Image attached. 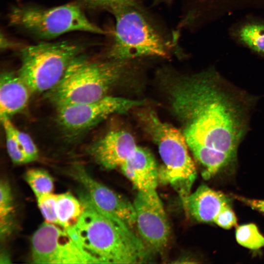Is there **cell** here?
I'll return each instance as SVG.
<instances>
[{"mask_svg":"<svg viewBox=\"0 0 264 264\" xmlns=\"http://www.w3.org/2000/svg\"><path fill=\"white\" fill-rule=\"evenodd\" d=\"M165 88L189 149L206 175L234 163L248 127L247 97L211 69L173 77Z\"/></svg>","mask_w":264,"mask_h":264,"instance_id":"6da1fadb","label":"cell"},{"mask_svg":"<svg viewBox=\"0 0 264 264\" xmlns=\"http://www.w3.org/2000/svg\"><path fill=\"white\" fill-rule=\"evenodd\" d=\"M80 199L84 211L76 225L67 230L85 251L98 264H136L145 260V245L131 229L101 212L87 193Z\"/></svg>","mask_w":264,"mask_h":264,"instance_id":"7a4b0ae2","label":"cell"},{"mask_svg":"<svg viewBox=\"0 0 264 264\" xmlns=\"http://www.w3.org/2000/svg\"><path fill=\"white\" fill-rule=\"evenodd\" d=\"M130 61L115 60L107 56L97 58L84 51L71 61L47 95L57 108L99 100L107 96L128 72Z\"/></svg>","mask_w":264,"mask_h":264,"instance_id":"3957f363","label":"cell"},{"mask_svg":"<svg viewBox=\"0 0 264 264\" xmlns=\"http://www.w3.org/2000/svg\"><path fill=\"white\" fill-rule=\"evenodd\" d=\"M137 115L163 162L158 169L159 181L172 186L183 199L191 193L197 171L182 132L161 120L152 110H142Z\"/></svg>","mask_w":264,"mask_h":264,"instance_id":"277c9868","label":"cell"},{"mask_svg":"<svg viewBox=\"0 0 264 264\" xmlns=\"http://www.w3.org/2000/svg\"><path fill=\"white\" fill-rule=\"evenodd\" d=\"M115 19L112 43L106 56L118 61L157 57L168 58L172 44L166 41L139 6L117 8L111 12Z\"/></svg>","mask_w":264,"mask_h":264,"instance_id":"5b68a950","label":"cell"},{"mask_svg":"<svg viewBox=\"0 0 264 264\" xmlns=\"http://www.w3.org/2000/svg\"><path fill=\"white\" fill-rule=\"evenodd\" d=\"M83 8L76 1L52 7L16 5L8 13V22L12 27L40 40H51L72 31L106 34L90 21Z\"/></svg>","mask_w":264,"mask_h":264,"instance_id":"8992f818","label":"cell"},{"mask_svg":"<svg viewBox=\"0 0 264 264\" xmlns=\"http://www.w3.org/2000/svg\"><path fill=\"white\" fill-rule=\"evenodd\" d=\"M86 49L82 43L68 41L25 46L21 50L18 74L32 93L48 92L59 83L71 61Z\"/></svg>","mask_w":264,"mask_h":264,"instance_id":"52a82bcc","label":"cell"},{"mask_svg":"<svg viewBox=\"0 0 264 264\" xmlns=\"http://www.w3.org/2000/svg\"><path fill=\"white\" fill-rule=\"evenodd\" d=\"M31 256L36 264H98L67 230L46 221L32 237Z\"/></svg>","mask_w":264,"mask_h":264,"instance_id":"ba28073f","label":"cell"},{"mask_svg":"<svg viewBox=\"0 0 264 264\" xmlns=\"http://www.w3.org/2000/svg\"><path fill=\"white\" fill-rule=\"evenodd\" d=\"M143 105L142 101L107 95L94 101L58 107L57 120L66 132L78 134L112 114L126 113Z\"/></svg>","mask_w":264,"mask_h":264,"instance_id":"9c48e42d","label":"cell"},{"mask_svg":"<svg viewBox=\"0 0 264 264\" xmlns=\"http://www.w3.org/2000/svg\"><path fill=\"white\" fill-rule=\"evenodd\" d=\"M132 203L135 225L144 243L153 251L163 250L169 240L170 227L156 189L138 191Z\"/></svg>","mask_w":264,"mask_h":264,"instance_id":"30bf717a","label":"cell"},{"mask_svg":"<svg viewBox=\"0 0 264 264\" xmlns=\"http://www.w3.org/2000/svg\"><path fill=\"white\" fill-rule=\"evenodd\" d=\"M72 175L83 185L93 204L101 212L132 229L136 222L133 203L96 181L82 166L74 167Z\"/></svg>","mask_w":264,"mask_h":264,"instance_id":"8fae6325","label":"cell"},{"mask_svg":"<svg viewBox=\"0 0 264 264\" xmlns=\"http://www.w3.org/2000/svg\"><path fill=\"white\" fill-rule=\"evenodd\" d=\"M138 145L129 132L111 131L95 142L90 152L97 162L106 169L120 168Z\"/></svg>","mask_w":264,"mask_h":264,"instance_id":"7c38bea8","label":"cell"},{"mask_svg":"<svg viewBox=\"0 0 264 264\" xmlns=\"http://www.w3.org/2000/svg\"><path fill=\"white\" fill-rule=\"evenodd\" d=\"M138 191L156 189L158 169L155 159L148 149L137 146L120 168Z\"/></svg>","mask_w":264,"mask_h":264,"instance_id":"4fadbf2b","label":"cell"},{"mask_svg":"<svg viewBox=\"0 0 264 264\" xmlns=\"http://www.w3.org/2000/svg\"><path fill=\"white\" fill-rule=\"evenodd\" d=\"M182 200L185 209L194 219L206 223L213 222L221 208L230 203L223 193L205 185L199 186Z\"/></svg>","mask_w":264,"mask_h":264,"instance_id":"5bb4252c","label":"cell"},{"mask_svg":"<svg viewBox=\"0 0 264 264\" xmlns=\"http://www.w3.org/2000/svg\"><path fill=\"white\" fill-rule=\"evenodd\" d=\"M31 93L18 74L2 72L0 78V120L10 118L22 111L27 106Z\"/></svg>","mask_w":264,"mask_h":264,"instance_id":"9a60e30c","label":"cell"},{"mask_svg":"<svg viewBox=\"0 0 264 264\" xmlns=\"http://www.w3.org/2000/svg\"><path fill=\"white\" fill-rule=\"evenodd\" d=\"M85 207L70 193L57 195L56 212L58 225L68 230L74 227L81 217Z\"/></svg>","mask_w":264,"mask_h":264,"instance_id":"2e32d148","label":"cell"},{"mask_svg":"<svg viewBox=\"0 0 264 264\" xmlns=\"http://www.w3.org/2000/svg\"><path fill=\"white\" fill-rule=\"evenodd\" d=\"M239 40L254 51L264 54V24L248 23L237 32Z\"/></svg>","mask_w":264,"mask_h":264,"instance_id":"e0dca14e","label":"cell"},{"mask_svg":"<svg viewBox=\"0 0 264 264\" xmlns=\"http://www.w3.org/2000/svg\"><path fill=\"white\" fill-rule=\"evenodd\" d=\"M0 236L1 238H4L8 235L12 229L13 209L11 190L6 182H0Z\"/></svg>","mask_w":264,"mask_h":264,"instance_id":"ac0fdd59","label":"cell"},{"mask_svg":"<svg viewBox=\"0 0 264 264\" xmlns=\"http://www.w3.org/2000/svg\"><path fill=\"white\" fill-rule=\"evenodd\" d=\"M235 236L239 244L249 249L256 250L264 247V236L254 223L238 226Z\"/></svg>","mask_w":264,"mask_h":264,"instance_id":"d6986e66","label":"cell"},{"mask_svg":"<svg viewBox=\"0 0 264 264\" xmlns=\"http://www.w3.org/2000/svg\"><path fill=\"white\" fill-rule=\"evenodd\" d=\"M24 178L36 198L51 193L53 190V180L46 171L40 169H31L26 172Z\"/></svg>","mask_w":264,"mask_h":264,"instance_id":"ffe728a7","label":"cell"},{"mask_svg":"<svg viewBox=\"0 0 264 264\" xmlns=\"http://www.w3.org/2000/svg\"><path fill=\"white\" fill-rule=\"evenodd\" d=\"M1 122L3 127L7 128L12 132L30 161L37 160L39 157L38 150L31 137L28 134L19 130L10 118H5Z\"/></svg>","mask_w":264,"mask_h":264,"instance_id":"44dd1931","label":"cell"},{"mask_svg":"<svg viewBox=\"0 0 264 264\" xmlns=\"http://www.w3.org/2000/svg\"><path fill=\"white\" fill-rule=\"evenodd\" d=\"M83 7L93 10H105L110 13L123 6H138L137 0H75Z\"/></svg>","mask_w":264,"mask_h":264,"instance_id":"7402d4cb","label":"cell"},{"mask_svg":"<svg viewBox=\"0 0 264 264\" xmlns=\"http://www.w3.org/2000/svg\"><path fill=\"white\" fill-rule=\"evenodd\" d=\"M39 209L46 222L58 225L56 212L57 195L52 193L37 197Z\"/></svg>","mask_w":264,"mask_h":264,"instance_id":"603a6c76","label":"cell"},{"mask_svg":"<svg viewBox=\"0 0 264 264\" xmlns=\"http://www.w3.org/2000/svg\"><path fill=\"white\" fill-rule=\"evenodd\" d=\"M3 129L5 134L7 151L12 162L16 164L31 162L10 130L4 127Z\"/></svg>","mask_w":264,"mask_h":264,"instance_id":"cb8c5ba5","label":"cell"},{"mask_svg":"<svg viewBox=\"0 0 264 264\" xmlns=\"http://www.w3.org/2000/svg\"><path fill=\"white\" fill-rule=\"evenodd\" d=\"M214 223L225 229H229L237 224V218L230 203L223 205L216 216Z\"/></svg>","mask_w":264,"mask_h":264,"instance_id":"d4e9b609","label":"cell"},{"mask_svg":"<svg viewBox=\"0 0 264 264\" xmlns=\"http://www.w3.org/2000/svg\"><path fill=\"white\" fill-rule=\"evenodd\" d=\"M233 197L252 209L264 214V200L251 199L237 195H233Z\"/></svg>","mask_w":264,"mask_h":264,"instance_id":"484cf974","label":"cell"},{"mask_svg":"<svg viewBox=\"0 0 264 264\" xmlns=\"http://www.w3.org/2000/svg\"><path fill=\"white\" fill-rule=\"evenodd\" d=\"M0 263H9L10 259H9L8 255L3 253L0 256Z\"/></svg>","mask_w":264,"mask_h":264,"instance_id":"4316f807","label":"cell"},{"mask_svg":"<svg viewBox=\"0 0 264 264\" xmlns=\"http://www.w3.org/2000/svg\"><path fill=\"white\" fill-rule=\"evenodd\" d=\"M161 1H164V2H169L171 0H159Z\"/></svg>","mask_w":264,"mask_h":264,"instance_id":"83f0119b","label":"cell"}]
</instances>
